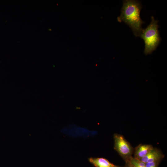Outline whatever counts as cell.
<instances>
[{
  "label": "cell",
  "instance_id": "1",
  "mask_svg": "<svg viewBox=\"0 0 167 167\" xmlns=\"http://www.w3.org/2000/svg\"><path fill=\"white\" fill-rule=\"evenodd\" d=\"M123 2L121 15L117 17L118 21L123 22L131 29L135 36H140L144 29L142 25L145 23L140 17L142 8L140 2L126 0Z\"/></svg>",
  "mask_w": 167,
  "mask_h": 167
},
{
  "label": "cell",
  "instance_id": "2",
  "mask_svg": "<svg viewBox=\"0 0 167 167\" xmlns=\"http://www.w3.org/2000/svg\"><path fill=\"white\" fill-rule=\"evenodd\" d=\"M158 22L153 16H152L150 23L143 29L140 36L144 42V53L146 55L151 54L156 49L160 43L161 38L158 30Z\"/></svg>",
  "mask_w": 167,
  "mask_h": 167
},
{
  "label": "cell",
  "instance_id": "3",
  "mask_svg": "<svg viewBox=\"0 0 167 167\" xmlns=\"http://www.w3.org/2000/svg\"><path fill=\"white\" fill-rule=\"evenodd\" d=\"M113 139L114 149L125 161L128 160L132 156L133 148L122 135L115 133Z\"/></svg>",
  "mask_w": 167,
  "mask_h": 167
},
{
  "label": "cell",
  "instance_id": "4",
  "mask_svg": "<svg viewBox=\"0 0 167 167\" xmlns=\"http://www.w3.org/2000/svg\"><path fill=\"white\" fill-rule=\"evenodd\" d=\"M164 156L163 153L159 149L153 148L147 155L139 160L144 163L161 161Z\"/></svg>",
  "mask_w": 167,
  "mask_h": 167
},
{
  "label": "cell",
  "instance_id": "5",
  "mask_svg": "<svg viewBox=\"0 0 167 167\" xmlns=\"http://www.w3.org/2000/svg\"><path fill=\"white\" fill-rule=\"evenodd\" d=\"M88 161L95 167H123L115 165L102 157H90L88 158Z\"/></svg>",
  "mask_w": 167,
  "mask_h": 167
},
{
  "label": "cell",
  "instance_id": "6",
  "mask_svg": "<svg viewBox=\"0 0 167 167\" xmlns=\"http://www.w3.org/2000/svg\"><path fill=\"white\" fill-rule=\"evenodd\" d=\"M153 148L150 144H140L134 150V157L139 159L147 155Z\"/></svg>",
  "mask_w": 167,
  "mask_h": 167
},
{
  "label": "cell",
  "instance_id": "7",
  "mask_svg": "<svg viewBox=\"0 0 167 167\" xmlns=\"http://www.w3.org/2000/svg\"><path fill=\"white\" fill-rule=\"evenodd\" d=\"M128 160L135 167H145V163L132 156L130 157Z\"/></svg>",
  "mask_w": 167,
  "mask_h": 167
},
{
  "label": "cell",
  "instance_id": "8",
  "mask_svg": "<svg viewBox=\"0 0 167 167\" xmlns=\"http://www.w3.org/2000/svg\"><path fill=\"white\" fill-rule=\"evenodd\" d=\"M160 161H155L145 163V167H158Z\"/></svg>",
  "mask_w": 167,
  "mask_h": 167
},
{
  "label": "cell",
  "instance_id": "9",
  "mask_svg": "<svg viewBox=\"0 0 167 167\" xmlns=\"http://www.w3.org/2000/svg\"><path fill=\"white\" fill-rule=\"evenodd\" d=\"M125 161L126 164L124 167H135L131 164L128 160H127Z\"/></svg>",
  "mask_w": 167,
  "mask_h": 167
}]
</instances>
